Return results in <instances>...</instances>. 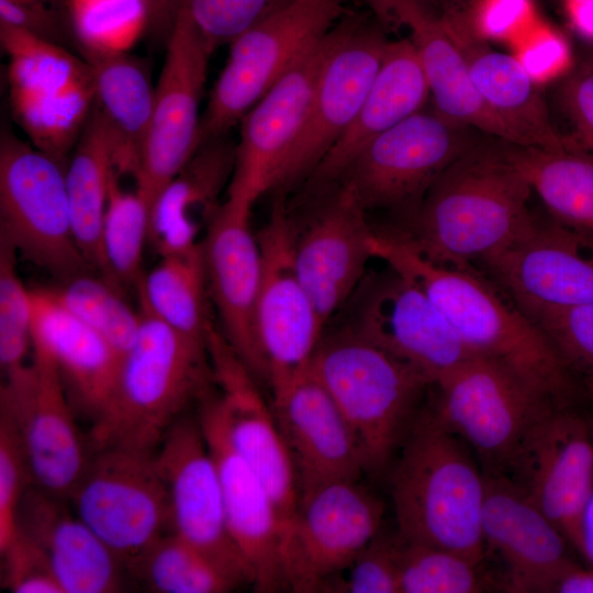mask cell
Listing matches in <instances>:
<instances>
[{"label":"cell","mask_w":593,"mask_h":593,"mask_svg":"<svg viewBox=\"0 0 593 593\" xmlns=\"http://www.w3.org/2000/svg\"><path fill=\"white\" fill-rule=\"evenodd\" d=\"M533 193L510 143L482 138L437 178L411 216L383 232L435 264L474 268L527 226Z\"/></svg>","instance_id":"cell-1"},{"label":"cell","mask_w":593,"mask_h":593,"mask_svg":"<svg viewBox=\"0 0 593 593\" xmlns=\"http://www.w3.org/2000/svg\"><path fill=\"white\" fill-rule=\"evenodd\" d=\"M371 249L430 299L471 355L502 363L560 405L586 404L549 337L494 281L429 261L382 231Z\"/></svg>","instance_id":"cell-2"},{"label":"cell","mask_w":593,"mask_h":593,"mask_svg":"<svg viewBox=\"0 0 593 593\" xmlns=\"http://www.w3.org/2000/svg\"><path fill=\"white\" fill-rule=\"evenodd\" d=\"M485 473L463 440L423 406L400 446L390 475L398 533L406 540L483 562Z\"/></svg>","instance_id":"cell-3"},{"label":"cell","mask_w":593,"mask_h":593,"mask_svg":"<svg viewBox=\"0 0 593 593\" xmlns=\"http://www.w3.org/2000/svg\"><path fill=\"white\" fill-rule=\"evenodd\" d=\"M139 311L136 339L121 357L110 401L89 432L91 450L155 452L186 409L212 391L206 340L176 331L141 305Z\"/></svg>","instance_id":"cell-4"},{"label":"cell","mask_w":593,"mask_h":593,"mask_svg":"<svg viewBox=\"0 0 593 593\" xmlns=\"http://www.w3.org/2000/svg\"><path fill=\"white\" fill-rule=\"evenodd\" d=\"M310 368L355 432L366 472L381 473L422 410L430 381L347 324L323 332Z\"/></svg>","instance_id":"cell-5"},{"label":"cell","mask_w":593,"mask_h":593,"mask_svg":"<svg viewBox=\"0 0 593 593\" xmlns=\"http://www.w3.org/2000/svg\"><path fill=\"white\" fill-rule=\"evenodd\" d=\"M430 391L432 414L473 448L486 474L504 473L529 430L560 405L502 363L478 355Z\"/></svg>","instance_id":"cell-6"},{"label":"cell","mask_w":593,"mask_h":593,"mask_svg":"<svg viewBox=\"0 0 593 593\" xmlns=\"http://www.w3.org/2000/svg\"><path fill=\"white\" fill-rule=\"evenodd\" d=\"M66 165L2 128L0 237L59 281L93 271L75 238Z\"/></svg>","instance_id":"cell-7"},{"label":"cell","mask_w":593,"mask_h":593,"mask_svg":"<svg viewBox=\"0 0 593 593\" xmlns=\"http://www.w3.org/2000/svg\"><path fill=\"white\" fill-rule=\"evenodd\" d=\"M343 0H292L230 44L200 120L199 147L226 133L338 23Z\"/></svg>","instance_id":"cell-8"},{"label":"cell","mask_w":593,"mask_h":593,"mask_svg":"<svg viewBox=\"0 0 593 593\" xmlns=\"http://www.w3.org/2000/svg\"><path fill=\"white\" fill-rule=\"evenodd\" d=\"M482 132L421 110L370 141L336 187L348 188L367 212L387 211L405 220L437 178L482 138Z\"/></svg>","instance_id":"cell-9"},{"label":"cell","mask_w":593,"mask_h":593,"mask_svg":"<svg viewBox=\"0 0 593 593\" xmlns=\"http://www.w3.org/2000/svg\"><path fill=\"white\" fill-rule=\"evenodd\" d=\"M13 119L40 150L66 160L94 105L90 65L71 49L0 23Z\"/></svg>","instance_id":"cell-10"},{"label":"cell","mask_w":593,"mask_h":593,"mask_svg":"<svg viewBox=\"0 0 593 593\" xmlns=\"http://www.w3.org/2000/svg\"><path fill=\"white\" fill-rule=\"evenodd\" d=\"M155 452L124 447L92 450L68 499L126 571L171 532L168 490Z\"/></svg>","instance_id":"cell-11"},{"label":"cell","mask_w":593,"mask_h":593,"mask_svg":"<svg viewBox=\"0 0 593 593\" xmlns=\"http://www.w3.org/2000/svg\"><path fill=\"white\" fill-rule=\"evenodd\" d=\"M382 501L359 480L336 479L299 489L281 544L286 590L325 592L381 530Z\"/></svg>","instance_id":"cell-12"},{"label":"cell","mask_w":593,"mask_h":593,"mask_svg":"<svg viewBox=\"0 0 593 593\" xmlns=\"http://www.w3.org/2000/svg\"><path fill=\"white\" fill-rule=\"evenodd\" d=\"M489 278L535 324L593 303V234L534 213L501 251L482 262Z\"/></svg>","instance_id":"cell-13"},{"label":"cell","mask_w":593,"mask_h":593,"mask_svg":"<svg viewBox=\"0 0 593 593\" xmlns=\"http://www.w3.org/2000/svg\"><path fill=\"white\" fill-rule=\"evenodd\" d=\"M557 405L526 435L504 473L581 556V524L593 491V414Z\"/></svg>","instance_id":"cell-14"},{"label":"cell","mask_w":593,"mask_h":593,"mask_svg":"<svg viewBox=\"0 0 593 593\" xmlns=\"http://www.w3.org/2000/svg\"><path fill=\"white\" fill-rule=\"evenodd\" d=\"M261 277L256 333L273 390L306 369L325 325L302 281L295 260V225L281 195L257 235Z\"/></svg>","instance_id":"cell-15"},{"label":"cell","mask_w":593,"mask_h":593,"mask_svg":"<svg viewBox=\"0 0 593 593\" xmlns=\"http://www.w3.org/2000/svg\"><path fill=\"white\" fill-rule=\"evenodd\" d=\"M0 406L13 417L26 455L32 484L68 501L91 456L75 421L60 372L44 351L4 380Z\"/></svg>","instance_id":"cell-16"},{"label":"cell","mask_w":593,"mask_h":593,"mask_svg":"<svg viewBox=\"0 0 593 593\" xmlns=\"http://www.w3.org/2000/svg\"><path fill=\"white\" fill-rule=\"evenodd\" d=\"M155 86L154 108L135 189L150 209L161 190L199 148V104L212 51L190 20L177 12Z\"/></svg>","instance_id":"cell-17"},{"label":"cell","mask_w":593,"mask_h":593,"mask_svg":"<svg viewBox=\"0 0 593 593\" xmlns=\"http://www.w3.org/2000/svg\"><path fill=\"white\" fill-rule=\"evenodd\" d=\"M347 325L411 365L432 384L471 356L430 299L388 266L363 278Z\"/></svg>","instance_id":"cell-18"},{"label":"cell","mask_w":593,"mask_h":593,"mask_svg":"<svg viewBox=\"0 0 593 593\" xmlns=\"http://www.w3.org/2000/svg\"><path fill=\"white\" fill-rule=\"evenodd\" d=\"M389 40L359 18L339 22V35L318 78L309 115L282 163L272 190L306 180L356 118L380 68Z\"/></svg>","instance_id":"cell-19"},{"label":"cell","mask_w":593,"mask_h":593,"mask_svg":"<svg viewBox=\"0 0 593 593\" xmlns=\"http://www.w3.org/2000/svg\"><path fill=\"white\" fill-rule=\"evenodd\" d=\"M339 35V22L240 120L225 201L243 210L271 191L278 171L300 135L322 68Z\"/></svg>","instance_id":"cell-20"},{"label":"cell","mask_w":593,"mask_h":593,"mask_svg":"<svg viewBox=\"0 0 593 593\" xmlns=\"http://www.w3.org/2000/svg\"><path fill=\"white\" fill-rule=\"evenodd\" d=\"M155 458L168 490L171 532L240 584L253 585L251 570L228 530L219 471L198 418L177 419Z\"/></svg>","instance_id":"cell-21"},{"label":"cell","mask_w":593,"mask_h":593,"mask_svg":"<svg viewBox=\"0 0 593 593\" xmlns=\"http://www.w3.org/2000/svg\"><path fill=\"white\" fill-rule=\"evenodd\" d=\"M216 407L233 449L260 479L281 521L282 535L299 496L296 471L257 379L211 322L206 331Z\"/></svg>","instance_id":"cell-22"},{"label":"cell","mask_w":593,"mask_h":593,"mask_svg":"<svg viewBox=\"0 0 593 593\" xmlns=\"http://www.w3.org/2000/svg\"><path fill=\"white\" fill-rule=\"evenodd\" d=\"M485 556L501 562L500 589L515 593H551L574 560L559 528L505 474L485 473L482 508Z\"/></svg>","instance_id":"cell-23"},{"label":"cell","mask_w":593,"mask_h":593,"mask_svg":"<svg viewBox=\"0 0 593 593\" xmlns=\"http://www.w3.org/2000/svg\"><path fill=\"white\" fill-rule=\"evenodd\" d=\"M250 212L226 201L202 238L208 292L221 321V333L251 371L267 383V368L256 333L261 253L249 226Z\"/></svg>","instance_id":"cell-24"},{"label":"cell","mask_w":593,"mask_h":593,"mask_svg":"<svg viewBox=\"0 0 593 593\" xmlns=\"http://www.w3.org/2000/svg\"><path fill=\"white\" fill-rule=\"evenodd\" d=\"M198 421L216 465L230 534L253 573L256 592L286 589L282 526L265 485L230 444L211 391L199 403Z\"/></svg>","instance_id":"cell-25"},{"label":"cell","mask_w":593,"mask_h":593,"mask_svg":"<svg viewBox=\"0 0 593 593\" xmlns=\"http://www.w3.org/2000/svg\"><path fill=\"white\" fill-rule=\"evenodd\" d=\"M270 405L299 489L327 480H359L366 472L355 432L310 365L271 390Z\"/></svg>","instance_id":"cell-26"},{"label":"cell","mask_w":593,"mask_h":593,"mask_svg":"<svg viewBox=\"0 0 593 593\" xmlns=\"http://www.w3.org/2000/svg\"><path fill=\"white\" fill-rule=\"evenodd\" d=\"M367 211L338 186L304 228L295 230V260L302 281L326 326L348 303L373 258Z\"/></svg>","instance_id":"cell-27"},{"label":"cell","mask_w":593,"mask_h":593,"mask_svg":"<svg viewBox=\"0 0 593 593\" xmlns=\"http://www.w3.org/2000/svg\"><path fill=\"white\" fill-rule=\"evenodd\" d=\"M445 24L467 63L470 80L488 109L511 133L514 145L559 150L562 137L552 125L535 78L516 57L491 48L465 11L446 8Z\"/></svg>","instance_id":"cell-28"},{"label":"cell","mask_w":593,"mask_h":593,"mask_svg":"<svg viewBox=\"0 0 593 593\" xmlns=\"http://www.w3.org/2000/svg\"><path fill=\"white\" fill-rule=\"evenodd\" d=\"M65 501L32 484L18 511L15 535L43 553L64 593L121 591L125 567Z\"/></svg>","instance_id":"cell-29"},{"label":"cell","mask_w":593,"mask_h":593,"mask_svg":"<svg viewBox=\"0 0 593 593\" xmlns=\"http://www.w3.org/2000/svg\"><path fill=\"white\" fill-rule=\"evenodd\" d=\"M385 22L406 26L424 69L435 110L483 134L514 144L473 87L467 63L441 13L423 0H365Z\"/></svg>","instance_id":"cell-30"},{"label":"cell","mask_w":593,"mask_h":593,"mask_svg":"<svg viewBox=\"0 0 593 593\" xmlns=\"http://www.w3.org/2000/svg\"><path fill=\"white\" fill-rule=\"evenodd\" d=\"M32 348L56 363L75 410L93 424L105 410L121 356L96 331L71 314L49 288H30Z\"/></svg>","instance_id":"cell-31"},{"label":"cell","mask_w":593,"mask_h":593,"mask_svg":"<svg viewBox=\"0 0 593 593\" xmlns=\"http://www.w3.org/2000/svg\"><path fill=\"white\" fill-rule=\"evenodd\" d=\"M429 96L428 82L412 41H389L356 118L306 180L318 188L337 184L370 141L423 110Z\"/></svg>","instance_id":"cell-32"},{"label":"cell","mask_w":593,"mask_h":593,"mask_svg":"<svg viewBox=\"0 0 593 593\" xmlns=\"http://www.w3.org/2000/svg\"><path fill=\"white\" fill-rule=\"evenodd\" d=\"M234 159L235 147L224 137L204 143L161 190L150 209L148 238L160 257L201 246L199 236L222 205L217 195L231 179Z\"/></svg>","instance_id":"cell-33"},{"label":"cell","mask_w":593,"mask_h":593,"mask_svg":"<svg viewBox=\"0 0 593 593\" xmlns=\"http://www.w3.org/2000/svg\"><path fill=\"white\" fill-rule=\"evenodd\" d=\"M94 105L112 149L116 172L136 177L149 128L155 86L145 60L128 52L90 54Z\"/></svg>","instance_id":"cell-34"},{"label":"cell","mask_w":593,"mask_h":593,"mask_svg":"<svg viewBox=\"0 0 593 593\" xmlns=\"http://www.w3.org/2000/svg\"><path fill=\"white\" fill-rule=\"evenodd\" d=\"M510 154L548 213L593 234V145L573 138L559 150L510 144Z\"/></svg>","instance_id":"cell-35"},{"label":"cell","mask_w":593,"mask_h":593,"mask_svg":"<svg viewBox=\"0 0 593 593\" xmlns=\"http://www.w3.org/2000/svg\"><path fill=\"white\" fill-rule=\"evenodd\" d=\"M114 170L110 142L92 110L66 165V186L77 245L90 268L100 276L102 224Z\"/></svg>","instance_id":"cell-36"},{"label":"cell","mask_w":593,"mask_h":593,"mask_svg":"<svg viewBox=\"0 0 593 593\" xmlns=\"http://www.w3.org/2000/svg\"><path fill=\"white\" fill-rule=\"evenodd\" d=\"M206 279L201 246L161 256L137 288L139 305L176 331L206 340L211 322L206 310Z\"/></svg>","instance_id":"cell-37"},{"label":"cell","mask_w":593,"mask_h":593,"mask_svg":"<svg viewBox=\"0 0 593 593\" xmlns=\"http://www.w3.org/2000/svg\"><path fill=\"white\" fill-rule=\"evenodd\" d=\"M119 179L114 170L101 233V277L125 293L131 288L137 291L145 273L142 260L149 238L150 205L136 189H123Z\"/></svg>","instance_id":"cell-38"},{"label":"cell","mask_w":593,"mask_h":593,"mask_svg":"<svg viewBox=\"0 0 593 593\" xmlns=\"http://www.w3.org/2000/svg\"><path fill=\"white\" fill-rule=\"evenodd\" d=\"M60 14L82 58L128 52L149 30V0H48Z\"/></svg>","instance_id":"cell-39"},{"label":"cell","mask_w":593,"mask_h":593,"mask_svg":"<svg viewBox=\"0 0 593 593\" xmlns=\"http://www.w3.org/2000/svg\"><path fill=\"white\" fill-rule=\"evenodd\" d=\"M127 571L147 590L157 593H225L242 585L172 532L154 542Z\"/></svg>","instance_id":"cell-40"},{"label":"cell","mask_w":593,"mask_h":593,"mask_svg":"<svg viewBox=\"0 0 593 593\" xmlns=\"http://www.w3.org/2000/svg\"><path fill=\"white\" fill-rule=\"evenodd\" d=\"M60 304L101 335L122 357L139 331L142 314L125 293L93 271L59 281L49 288Z\"/></svg>","instance_id":"cell-41"},{"label":"cell","mask_w":593,"mask_h":593,"mask_svg":"<svg viewBox=\"0 0 593 593\" xmlns=\"http://www.w3.org/2000/svg\"><path fill=\"white\" fill-rule=\"evenodd\" d=\"M481 566L458 552L400 535L399 593H477L497 586Z\"/></svg>","instance_id":"cell-42"},{"label":"cell","mask_w":593,"mask_h":593,"mask_svg":"<svg viewBox=\"0 0 593 593\" xmlns=\"http://www.w3.org/2000/svg\"><path fill=\"white\" fill-rule=\"evenodd\" d=\"M18 253L0 237V367L4 380L23 371L32 350V298L18 273Z\"/></svg>","instance_id":"cell-43"},{"label":"cell","mask_w":593,"mask_h":593,"mask_svg":"<svg viewBox=\"0 0 593 593\" xmlns=\"http://www.w3.org/2000/svg\"><path fill=\"white\" fill-rule=\"evenodd\" d=\"M292 0H180L184 14L213 52L283 8Z\"/></svg>","instance_id":"cell-44"},{"label":"cell","mask_w":593,"mask_h":593,"mask_svg":"<svg viewBox=\"0 0 593 593\" xmlns=\"http://www.w3.org/2000/svg\"><path fill=\"white\" fill-rule=\"evenodd\" d=\"M536 325L549 337L593 410V303L547 315Z\"/></svg>","instance_id":"cell-45"},{"label":"cell","mask_w":593,"mask_h":593,"mask_svg":"<svg viewBox=\"0 0 593 593\" xmlns=\"http://www.w3.org/2000/svg\"><path fill=\"white\" fill-rule=\"evenodd\" d=\"M31 485L18 427L11 414L0 406V552L15 537L18 511Z\"/></svg>","instance_id":"cell-46"},{"label":"cell","mask_w":593,"mask_h":593,"mask_svg":"<svg viewBox=\"0 0 593 593\" xmlns=\"http://www.w3.org/2000/svg\"><path fill=\"white\" fill-rule=\"evenodd\" d=\"M399 533L380 530L353 561L347 579L335 582L328 592L399 593Z\"/></svg>","instance_id":"cell-47"},{"label":"cell","mask_w":593,"mask_h":593,"mask_svg":"<svg viewBox=\"0 0 593 593\" xmlns=\"http://www.w3.org/2000/svg\"><path fill=\"white\" fill-rule=\"evenodd\" d=\"M2 583L13 593H64L43 553L27 539L15 535L0 552Z\"/></svg>","instance_id":"cell-48"},{"label":"cell","mask_w":593,"mask_h":593,"mask_svg":"<svg viewBox=\"0 0 593 593\" xmlns=\"http://www.w3.org/2000/svg\"><path fill=\"white\" fill-rule=\"evenodd\" d=\"M0 23L75 49L60 14L48 0H0Z\"/></svg>","instance_id":"cell-49"},{"label":"cell","mask_w":593,"mask_h":593,"mask_svg":"<svg viewBox=\"0 0 593 593\" xmlns=\"http://www.w3.org/2000/svg\"><path fill=\"white\" fill-rule=\"evenodd\" d=\"M466 14L481 36L506 34L535 21L532 0H475Z\"/></svg>","instance_id":"cell-50"},{"label":"cell","mask_w":593,"mask_h":593,"mask_svg":"<svg viewBox=\"0 0 593 593\" xmlns=\"http://www.w3.org/2000/svg\"><path fill=\"white\" fill-rule=\"evenodd\" d=\"M560 99L578 133L573 139L593 145V70L582 65L568 74L561 83Z\"/></svg>","instance_id":"cell-51"},{"label":"cell","mask_w":593,"mask_h":593,"mask_svg":"<svg viewBox=\"0 0 593 593\" xmlns=\"http://www.w3.org/2000/svg\"><path fill=\"white\" fill-rule=\"evenodd\" d=\"M568 24L580 36L593 41V0H556Z\"/></svg>","instance_id":"cell-52"},{"label":"cell","mask_w":593,"mask_h":593,"mask_svg":"<svg viewBox=\"0 0 593 593\" xmlns=\"http://www.w3.org/2000/svg\"><path fill=\"white\" fill-rule=\"evenodd\" d=\"M551 593H593V567L573 561L558 577Z\"/></svg>","instance_id":"cell-53"},{"label":"cell","mask_w":593,"mask_h":593,"mask_svg":"<svg viewBox=\"0 0 593 593\" xmlns=\"http://www.w3.org/2000/svg\"><path fill=\"white\" fill-rule=\"evenodd\" d=\"M180 0H149V30L158 37L166 40L171 32Z\"/></svg>","instance_id":"cell-54"},{"label":"cell","mask_w":593,"mask_h":593,"mask_svg":"<svg viewBox=\"0 0 593 593\" xmlns=\"http://www.w3.org/2000/svg\"><path fill=\"white\" fill-rule=\"evenodd\" d=\"M581 557L593 567V491L582 517Z\"/></svg>","instance_id":"cell-55"},{"label":"cell","mask_w":593,"mask_h":593,"mask_svg":"<svg viewBox=\"0 0 593 593\" xmlns=\"http://www.w3.org/2000/svg\"><path fill=\"white\" fill-rule=\"evenodd\" d=\"M583 65L593 70V56L589 57Z\"/></svg>","instance_id":"cell-56"},{"label":"cell","mask_w":593,"mask_h":593,"mask_svg":"<svg viewBox=\"0 0 593 593\" xmlns=\"http://www.w3.org/2000/svg\"><path fill=\"white\" fill-rule=\"evenodd\" d=\"M423 1H426V2H428L430 4H434V5H437L440 0H423Z\"/></svg>","instance_id":"cell-57"}]
</instances>
